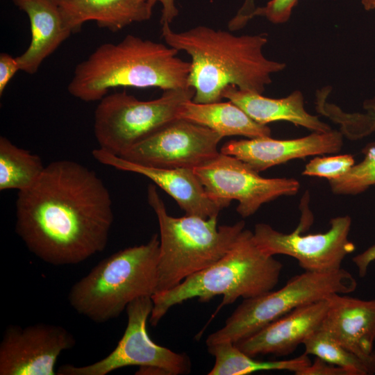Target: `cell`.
<instances>
[{
  "instance_id": "cell-1",
  "label": "cell",
  "mask_w": 375,
  "mask_h": 375,
  "mask_svg": "<svg viewBox=\"0 0 375 375\" xmlns=\"http://www.w3.org/2000/svg\"><path fill=\"white\" fill-rule=\"evenodd\" d=\"M113 220L110 194L102 179L73 160L50 162L17 194L16 233L32 253L50 265L78 264L103 251Z\"/></svg>"
},
{
  "instance_id": "cell-2",
  "label": "cell",
  "mask_w": 375,
  "mask_h": 375,
  "mask_svg": "<svg viewBox=\"0 0 375 375\" xmlns=\"http://www.w3.org/2000/svg\"><path fill=\"white\" fill-rule=\"evenodd\" d=\"M161 35L167 45L190 56L188 84L195 103L221 101L229 85L262 94L272 74L286 67L264 56L268 42L264 33L236 35L203 25L178 33L164 23Z\"/></svg>"
},
{
  "instance_id": "cell-3",
  "label": "cell",
  "mask_w": 375,
  "mask_h": 375,
  "mask_svg": "<svg viewBox=\"0 0 375 375\" xmlns=\"http://www.w3.org/2000/svg\"><path fill=\"white\" fill-rule=\"evenodd\" d=\"M178 51L162 43L127 35L118 43L99 46L74 69L67 90L83 101H95L117 87L158 88L163 90L188 87L190 62Z\"/></svg>"
},
{
  "instance_id": "cell-4",
  "label": "cell",
  "mask_w": 375,
  "mask_h": 375,
  "mask_svg": "<svg viewBox=\"0 0 375 375\" xmlns=\"http://www.w3.org/2000/svg\"><path fill=\"white\" fill-rule=\"evenodd\" d=\"M282 269L281 262L256 244L253 232L244 229L231 250L216 262L172 289L152 295L149 322L156 326L172 307L193 298L207 302L222 295L217 312L240 297L262 295L276 286Z\"/></svg>"
},
{
  "instance_id": "cell-5",
  "label": "cell",
  "mask_w": 375,
  "mask_h": 375,
  "mask_svg": "<svg viewBox=\"0 0 375 375\" xmlns=\"http://www.w3.org/2000/svg\"><path fill=\"white\" fill-rule=\"evenodd\" d=\"M160 238L120 250L100 261L71 288L70 306L96 323L120 315L140 297H152L158 285Z\"/></svg>"
},
{
  "instance_id": "cell-6",
  "label": "cell",
  "mask_w": 375,
  "mask_h": 375,
  "mask_svg": "<svg viewBox=\"0 0 375 375\" xmlns=\"http://www.w3.org/2000/svg\"><path fill=\"white\" fill-rule=\"evenodd\" d=\"M147 201L156 215L160 228L156 293L172 289L190 276L216 262L231 250L244 229V221L217 226V217L170 216L151 184L147 188Z\"/></svg>"
},
{
  "instance_id": "cell-7",
  "label": "cell",
  "mask_w": 375,
  "mask_h": 375,
  "mask_svg": "<svg viewBox=\"0 0 375 375\" xmlns=\"http://www.w3.org/2000/svg\"><path fill=\"white\" fill-rule=\"evenodd\" d=\"M356 280L340 268L329 272H308L294 276L276 291L245 299L225 322L206 339V345L221 342L235 343L292 310L333 294L356 290Z\"/></svg>"
},
{
  "instance_id": "cell-8",
  "label": "cell",
  "mask_w": 375,
  "mask_h": 375,
  "mask_svg": "<svg viewBox=\"0 0 375 375\" xmlns=\"http://www.w3.org/2000/svg\"><path fill=\"white\" fill-rule=\"evenodd\" d=\"M194 96L192 88L164 90L160 97L149 101L126 92L106 94L94 111V133L99 148L122 156L178 119L182 104Z\"/></svg>"
},
{
  "instance_id": "cell-9",
  "label": "cell",
  "mask_w": 375,
  "mask_h": 375,
  "mask_svg": "<svg viewBox=\"0 0 375 375\" xmlns=\"http://www.w3.org/2000/svg\"><path fill=\"white\" fill-rule=\"evenodd\" d=\"M153 309L151 297H140L126 307L127 326L114 350L91 365H64L58 375H106L115 369L138 366L136 374H187L191 362L185 353H178L155 343L147 331V322Z\"/></svg>"
},
{
  "instance_id": "cell-10",
  "label": "cell",
  "mask_w": 375,
  "mask_h": 375,
  "mask_svg": "<svg viewBox=\"0 0 375 375\" xmlns=\"http://www.w3.org/2000/svg\"><path fill=\"white\" fill-rule=\"evenodd\" d=\"M193 170L211 199L224 208L237 200L236 210L244 218L265 203L297 194L300 187L292 178H263L242 160L221 152Z\"/></svg>"
},
{
  "instance_id": "cell-11",
  "label": "cell",
  "mask_w": 375,
  "mask_h": 375,
  "mask_svg": "<svg viewBox=\"0 0 375 375\" xmlns=\"http://www.w3.org/2000/svg\"><path fill=\"white\" fill-rule=\"evenodd\" d=\"M306 221V217L301 219L297 228L288 233L278 231L267 224H257L253 232L254 240L265 253L291 256L305 271L340 269L344 258L356 249L349 240L351 217H336L330 221V228L325 233L303 235Z\"/></svg>"
},
{
  "instance_id": "cell-12",
  "label": "cell",
  "mask_w": 375,
  "mask_h": 375,
  "mask_svg": "<svg viewBox=\"0 0 375 375\" xmlns=\"http://www.w3.org/2000/svg\"><path fill=\"white\" fill-rule=\"evenodd\" d=\"M222 138L208 127L178 118L120 157L144 166L194 169L219 153L217 146Z\"/></svg>"
},
{
  "instance_id": "cell-13",
  "label": "cell",
  "mask_w": 375,
  "mask_h": 375,
  "mask_svg": "<svg viewBox=\"0 0 375 375\" xmlns=\"http://www.w3.org/2000/svg\"><path fill=\"white\" fill-rule=\"evenodd\" d=\"M76 340L62 326L38 323L6 328L0 343L1 375H55L60 354Z\"/></svg>"
},
{
  "instance_id": "cell-14",
  "label": "cell",
  "mask_w": 375,
  "mask_h": 375,
  "mask_svg": "<svg viewBox=\"0 0 375 375\" xmlns=\"http://www.w3.org/2000/svg\"><path fill=\"white\" fill-rule=\"evenodd\" d=\"M342 144L343 133L331 130L292 140H275L270 136L231 140L222 147L220 152L239 158L259 173L295 158L338 153Z\"/></svg>"
},
{
  "instance_id": "cell-15",
  "label": "cell",
  "mask_w": 375,
  "mask_h": 375,
  "mask_svg": "<svg viewBox=\"0 0 375 375\" xmlns=\"http://www.w3.org/2000/svg\"><path fill=\"white\" fill-rule=\"evenodd\" d=\"M92 154L101 164L149 178L170 195L187 215L205 219L218 217L224 208L208 197L193 169L144 166L128 161L101 148L94 149Z\"/></svg>"
},
{
  "instance_id": "cell-16",
  "label": "cell",
  "mask_w": 375,
  "mask_h": 375,
  "mask_svg": "<svg viewBox=\"0 0 375 375\" xmlns=\"http://www.w3.org/2000/svg\"><path fill=\"white\" fill-rule=\"evenodd\" d=\"M328 306L325 299L299 307L234 344L253 358L266 354L289 355L321 328Z\"/></svg>"
},
{
  "instance_id": "cell-17",
  "label": "cell",
  "mask_w": 375,
  "mask_h": 375,
  "mask_svg": "<svg viewBox=\"0 0 375 375\" xmlns=\"http://www.w3.org/2000/svg\"><path fill=\"white\" fill-rule=\"evenodd\" d=\"M333 294L320 329L336 342L361 356L374 351L375 299L365 300Z\"/></svg>"
},
{
  "instance_id": "cell-18",
  "label": "cell",
  "mask_w": 375,
  "mask_h": 375,
  "mask_svg": "<svg viewBox=\"0 0 375 375\" xmlns=\"http://www.w3.org/2000/svg\"><path fill=\"white\" fill-rule=\"evenodd\" d=\"M29 19L31 42L16 57L20 70L35 74L42 62L72 33L62 19L59 4L52 0H12Z\"/></svg>"
},
{
  "instance_id": "cell-19",
  "label": "cell",
  "mask_w": 375,
  "mask_h": 375,
  "mask_svg": "<svg viewBox=\"0 0 375 375\" xmlns=\"http://www.w3.org/2000/svg\"><path fill=\"white\" fill-rule=\"evenodd\" d=\"M154 5L148 0H70L59 5L66 26L75 33L94 21L112 32L149 20Z\"/></svg>"
},
{
  "instance_id": "cell-20",
  "label": "cell",
  "mask_w": 375,
  "mask_h": 375,
  "mask_svg": "<svg viewBox=\"0 0 375 375\" xmlns=\"http://www.w3.org/2000/svg\"><path fill=\"white\" fill-rule=\"evenodd\" d=\"M223 98L239 106L260 124L286 121L313 132L324 133L331 130L329 125L319 120L317 116L306 110L303 96L300 91H294L284 98L273 99L229 85L224 90Z\"/></svg>"
},
{
  "instance_id": "cell-21",
  "label": "cell",
  "mask_w": 375,
  "mask_h": 375,
  "mask_svg": "<svg viewBox=\"0 0 375 375\" xmlns=\"http://www.w3.org/2000/svg\"><path fill=\"white\" fill-rule=\"evenodd\" d=\"M178 118L199 124L221 137L242 135L248 138L271 136V129L251 119L242 109L229 101L198 103L184 102Z\"/></svg>"
},
{
  "instance_id": "cell-22",
  "label": "cell",
  "mask_w": 375,
  "mask_h": 375,
  "mask_svg": "<svg viewBox=\"0 0 375 375\" xmlns=\"http://www.w3.org/2000/svg\"><path fill=\"white\" fill-rule=\"evenodd\" d=\"M208 351L215 358L208 375H247L258 371L287 370L298 375L312 362L305 353L283 360L263 361L254 359L231 342L208 345Z\"/></svg>"
},
{
  "instance_id": "cell-23",
  "label": "cell",
  "mask_w": 375,
  "mask_h": 375,
  "mask_svg": "<svg viewBox=\"0 0 375 375\" xmlns=\"http://www.w3.org/2000/svg\"><path fill=\"white\" fill-rule=\"evenodd\" d=\"M45 166L37 154L18 147L4 136L0 137V190L22 191L31 186Z\"/></svg>"
},
{
  "instance_id": "cell-24",
  "label": "cell",
  "mask_w": 375,
  "mask_h": 375,
  "mask_svg": "<svg viewBox=\"0 0 375 375\" xmlns=\"http://www.w3.org/2000/svg\"><path fill=\"white\" fill-rule=\"evenodd\" d=\"M305 353L351 372L352 375L375 374V350L369 356H359L336 342L326 332L318 329L303 342Z\"/></svg>"
},
{
  "instance_id": "cell-25",
  "label": "cell",
  "mask_w": 375,
  "mask_h": 375,
  "mask_svg": "<svg viewBox=\"0 0 375 375\" xmlns=\"http://www.w3.org/2000/svg\"><path fill=\"white\" fill-rule=\"evenodd\" d=\"M333 193L358 194L375 185V147L365 149V158L353 165L342 176L329 180Z\"/></svg>"
},
{
  "instance_id": "cell-26",
  "label": "cell",
  "mask_w": 375,
  "mask_h": 375,
  "mask_svg": "<svg viewBox=\"0 0 375 375\" xmlns=\"http://www.w3.org/2000/svg\"><path fill=\"white\" fill-rule=\"evenodd\" d=\"M354 165L351 155L344 154L330 157H317L305 167L303 174L326 178L328 181L344 175Z\"/></svg>"
},
{
  "instance_id": "cell-27",
  "label": "cell",
  "mask_w": 375,
  "mask_h": 375,
  "mask_svg": "<svg viewBox=\"0 0 375 375\" xmlns=\"http://www.w3.org/2000/svg\"><path fill=\"white\" fill-rule=\"evenodd\" d=\"M298 0H271L265 6L256 8L251 17H265L270 22L282 24L286 22Z\"/></svg>"
},
{
  "instance_id": "cell-28",
  "label": "cell",
  "mask_w": 375,
  "mask_h": 375,
  "mask_svg": "<svg viewBox=\"0 0 375 375\" xmlns=\"http://www.w3.org/2000/svg\"><path fill=\"white\" fill-rule=\"evenodd\" d=\"M298 375H352L345 368L327 362L317 357Z\"/></svg>"
},
{
  "instance_id": "cell-29",
  "label": "cell",
  "mask_w": 375,
  "mask_h": 375,
  "mask_svg": "<svg viewBox=\"0 0 375 375\" xmlns=\"http://www.w3.org/2000/svg\"><path fill=\"white\" fill-rule=\"evenodd\" d=\"M18 70L20 69L16 58L6 53L0 54V96Z\"/></svg>"
},
{
  "instance_id": "cell-30",
  "label": "cell",
  "mask_w": 375,
  "mask_h": 375,
  "mask_svg": "<svg viewBox=\"0 0 375 375\" xmlns=\"http://www.w3.org/2000/svg\"><path fill=\"white\" fill-rule=\"evenodd\" d=\"M255 9V0H245L237 14L229 21V26L234 30L242 28L252 19Z\"/></svg>"
},
{
  "instance_id": "cell-31",
  "label": "cell",
  "mask_w": 375,
  "mask_h": 375,
  "mask_svg": "<svg viewBox=\"0 0 375 375\" xmlns=\"http://www.w3.org/2000/svg\"><path fill=\"white\" fill-rule=\"evenodd\" d=\"M352 260L357 267L359 276L365 277L369 265L375 260V245L354 256Z\"/></svg>"
},
{
  "instance_id": "cell-32",
  "label": "cell",
  "mask_w": 375,
  "mask_h": 375,
  "mask_svg": "<svg viewBox=\"0 0 375 375\" xmlns=\"http://www.w3.org/2000/svg\"><path fill=\"white\" fill-rule=\"evenodd\" d=\"M155 5L156 2L162 4L161 24L164 23L171 24L178 15V10L175 5V0H148Z\"/></svg>"
},
{
  "instance_id": "cell-33",
  "label": "cell",
  "mask_w": 375,
  "mask_h": 375,
  "mask_svg": "<svg viewBox=\"0 0 375 375\" xmlns=\"http://www.w3.org/2000/svg\"><path fill=\"white\" fill-rule=\"evenodd\" d=\"M364 108L370 117L372 123L375 126V97L367 100L364 103Z\"/></svg>"
},
{
  "instance_id": "cell-34",
  "label": "cell",
  "mask_w": 375,
  "mask_h": 375,
  "mask_svg": "<svg viewBox=\"0 0 375 375\" xmlns=\"http://www.w3.org/2000/svg\"><path fill=\"white\" fill-rule=\"evenodd\" d=\"M361 3L366 10H375V0H361Z\"/></svg>"
},
{
  "instance_id": "cell-35",
  "label": "cell",
  "mask_w": 375,
  "mask_h": 375,
  "mask_svg": "<svg viewBox=\"0 0 375 375\" xmlns=\"http://www.w3.org/2000/svg\"><path fill=\"white\" fill-rule=\"evenodd\" d=\"M55 2H56L57 3H58L59 5L62 3H64V2H66V1H70V0H52Z\"/></svg>"
}]
</instances>
